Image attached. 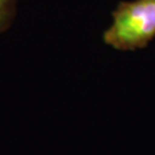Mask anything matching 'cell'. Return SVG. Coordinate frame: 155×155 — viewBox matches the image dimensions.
Listing matches in <instances>:
<instances>
[{
  "mask_svg": "<svg viewBox=\"0 0 155 155\" xmlns=\"http://www.w3.org/2000/svg\"><path fill=\"white\" fill-rule=\"evenodd\" d=\"M104 32L105 44L118 51L145 48L155 38V0L122 1Z\"/></svg>",
  "mask_w": 155,
  "mask_h": 155,
  "instance_id": "6da1fadb",
  "label": "cell"
},
{
  "mask_svg": "<svg viewBox=\"0 0 155 155\" xmlns=\"http://www.w3.org/2000/svg\"><path fill=\"white\" fill-rule=\"evenodd\" d=\"M16 15V0H0V33L11 27Z\"/></svg>",
  "mask_w": 155,
  "mask_h": 155,
  "instance_id": "7a4b0ae2",
  "label": "cell"
}]
</instances>
